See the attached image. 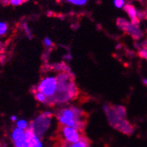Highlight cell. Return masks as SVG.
<instances>
[{
	"label": "cell",
	"instance_id": "cell-4",
	"mask_svg": "<svg viewBox=\"0 0 147 147\" xmlns=\"http://www.w3.org/2000/svg\"><path fill=\"white\" fill-rule=\"evenodd\" d=\"M59 128L60 131H61V134H62L64 138V141L69 142V143L73 144L79 142L81 137L84 135V134H82L83 131L76 129L73 127L63 125L61 124H60Z\"/></svg>",
	"mask_w": 147,
	"mask_h": 147
},
{
	"label": "cell",
	"instance_id": "cell-14",
	"mask_svg": "<svg viewBox=\"0 0 147 147\" xmlns=\"http://www.w3.org/2000/svg\"><path fill=\"white\" fill-rule=\"evenodd\" d=\"M70 4H75V5H78V6H82L86 4L88 2V0H66Z\"/></svg>",
	"mask_w": 147,
	"mask_h": 147
},
{
	"label": "cell",
	"instance_id": "cell-22",
	"mask_svg": "<svg viewBox=\"0 0 147 147\" xmlns=\"http://www.w3.org/2000/svg\"><path fill=\"white\" fill-rule=\"evenodd\" d=\"M142 82H143V83L147 87V79H143V80H142Z\"/></svg>",
	"mask_w": 147,
	"mask_h": 147
},
{
	"label": "cell",
	"instance_id": "cell-18",
	"mask_svg": "<svg viewBox=\"0 0 147 147\" xmlns=\"http://www.w3.org/2000/svg\"><path fill=\"white\" fill-rule=\"evenodd\" d=\"M26 1L27 0H9V3L13 6H19Z\"/></svg>",
	"mask_w": 147,
	"mask_h": 147
},
{
	"label": "cell",
	"instance_id": "cell-1",
	"mask_svg": "<svg viewBox=\"0 0 147 147\" xmlns=\"http://www.w3.org/2000/svg\"><path fill=\"white\" fill-rule=\"evenodd\" d=\"M88 114L76 107L64 108L58 111L56 117L60 124L84 131L88 123Z\"/></svg>",
	"mask_w": 147,
	"mask_h": 147
},
{
	"label": "cell",
	"instance_id": "cell-13",
	"mask_svg": "<svg viewBox=\"0 0 147 147\" xmlns=\"http://www.w3.org/2000/svg\"><path fill=\"white\" fill-rule=\"evenodd\" d=\"M13 145H14V147H31L29 143L25 139V138L22 140L13 142Z\"/></svg>",
	"mask_w": 147,
	"mask_h": 147
},
{
	"label": "cell",
	"instance_id": "cell-5",
	"mask_svg": "<svg viewBox=\"0 0 147 147\" xmlns=\"http://www.w3.org/2000/svg\"><path fill=\"white\" fill-rule=\"evenodd\" d=\"M115 129H117L118 131L123 133V134L127 135H131L134 131V127L128 121L126 120L125 119H123L122 120L119 121L117 124L116 127H115Z\"/></svg>",
	"mask_w": 147,
	"mask_h": 147
},
{
	"label": "cell",
	"instance_id": "cell-8",
	"mask_svg": "<svg viewBox=\"0 0 147 147\" xmlns=\"http://www.w3.org/2000/svg\"><path fill=\"white\" fill-rule=\"evenodd\" d=\"M61 147H90V143L88 139L84 134L80 140L76 143L72 144L63 141Z\"/></svg>",
	"mask_w": 147,
	"mask_h": 147
},
{
	"label": "cell",
	"instance_id": "cell-2",
	"mask_svg": "<svg viewBox=\"0 0 147 147\" xmlns=\"http://www.w3.org/2000/svg\"><path fill=\"white\" fill-rule=\"evenodd\" d=\"M52 116L53 115L51 112H43L36 119L30 123L28 127L34 131L36 136H38L40 139L49 128Z\"/></svg>",
	"mask_w": 147,
	"mask_h": 147
},
{
	"label": "cell",
	"instance_id": "cell-6",
	"mask_svg": "<svg viewBox=\"0 0 147 147\" xmlns=\"http://www.w3.org/2000/svg\"><path fill=\"white\" fill-rule=\"evenodd\" d=\"M124 9L126 12L128 13L129 16L131 19V23L135 25V26H139V19L137 16V11H136L134 6L131 5V4H126V5L124 6Z\"/></svg>",
	"mask_w": 147,
	"mask_h": 147
},
{
	"label": "cell",
	"instance_id": "cell-20",
	"mask_svg": "<svg viewBox=\"0 0 147 147\" xmlns=\"http://www.w3.org/2000/svg\"><path fill=\"white\" fill-rule=\"evenodd\" d=\"M44 43H45V45H46V46H48V47H49V46H51L52 45L51 40L50 39H49V38H46L44 39Z\"/></svg>",
	"mask_w": 147,
	"mask_h": 147
},
{
	"label": "cell",
	"instance_id": "cell-17",
	"mask_svg": "<svg viewBox=\"0 0 147 147\" xmlns=\"http://www.w3.org/2000/svg\"><path fill=\"white\" fill-rule=\"evenodd\" d=\"M125 0H114V4L117 8H122L124 6Z\"/></svg>",
	"mask_w": 147,
	"mask_h": 147
},
{
	"label": "cell",
	"instance_id": "cell-9",
	"mask_svg": "<svg viewBox=\"0 0 147 147\" xmlns=\"http://www.w3.org/2000/svg\"><path fill=\"white\" fill-rule=\"evenodd\" d=\"M25 137V131L23 129H21L19 128L15 129L11 134V139L13 142H17V141L22 140L24 139Z\"/></svg>",
	"mask_w": 147,
	"mask_h": 147
},
{
	"label": "cell",
	"instance_id": "cell-21",
	"mask_svg": "<svg viewBox=\"0 0 147 147\" xmlns=\"http://www.w3.org/2000/svg\"><path fill=\"white\" fill-rule=\"evenodd\" d=\"M24 27L25 30H26V32L27 35H28V36H29V38H31V34H30L29 31H28V28H27V26H26V24H24Z\"/></svg>",
	"mask_w": 147,
	"mask_h": 147
},
{
	"label": "cell",
	"instance_id": "cell-12",
	"mask_svg": "<svg viewBox=\"0 0 147 147\" xmlns=\"http://www.w3.org/2000/svg\"><path fill=\"white\" fill-rule=\"evenodd\" d=\"M129 24V22H127L126 19H121V18H119V19H117V26L119 27L121 30H122V31H124V30H125V28H127V26H128Z\"/></svg>",
	"mask_w": 147,
	"mask_h": 147
},
{
	"label": "cell",
	"instance_id": "cell-7",
	"mask_svg": "<svg viewBox=\"0 0 147 147\" xmlns=\"http://www.w3.org/2000/svg\"><path fill=\"white\" fill-rule=\"evenodd\" d=\"M124 31L128 35L131 36L134 40L140 39L142 36H143V34L141 31V30L139 29V26H135L131 23L129 24L128 26H127V28H125Z\"/></svg>",
	"mask_w": 147,
	"mask_h": 147
},
{
	"label": "cell",
	"instance_id": "cell-10",
	"mask_svg": "<svg viewBox=\"0 0 147 147\" xmlns=\"http://www.w3.org/2000/svg\"><path fill=\"white\" fill-rule=\"evenodd\" d=\"M34 92V96H35V98L38 101H39L40 102L43 103V104L46 105V102H47V97L44 94L42 93L41 92H39V91L36 90V89H34V90L33 91Z\"/></svg>",
	"mask_w": 147,
	"mask_h": 147
},
{
	"label": "cell",
	"instance_id": "cell-3",
	"mask_svg": "<svg viewBox=\"0 0 147 147\" xmlns=\"http://www.w3.org/2000/svg\"><path fill=\"white\" fill-rule=\"evenodd\" d=\"M36 90L41 92L48 98H50L55 94L57 89V81L55 78L50 77L43 79L39 85L36 86Z\"/></svg>",
	"mask_w": 147,
	"mask_h": 147
},
{
	"label": "cell",
	"instance_id": "cell-11",
	"mask_svg": "<svg viewBox=\"0 0 147 147\" xmlns=\"http://www.w3.org/2000/svg\"><path fill=\"white\" fill-rule=\"evenodd\" d=\"M113 106L114 109L115 110V112L121 117L125 119L126 116H127V111H126V109L122 106L119 105H112Z\"/></svg>",
	"mask_w": 147,
	"mask_h": 147
},
{
	"label": "cell",
	"instance_id": "cell-16",
	"mask_svg": "<svg viewBox=\"0 0 147 147\" xmlns=\"http://www.w3.org/2000/svg\"><path fill=\"white\" fill-rule=\"evenodd\" d=\"M16 125H17L18 128L21 129H26L27 127H28V126H27V122L24 120L19 121L17 122V124H16Z\"/></svg>",
	"mask_w": 147,
	"mask_h": 147
},
{
	"label": "cell",
	"instance_id": "cell-19",
	"mask_svg": "<svg viewBox=\"0 0 147 147\" xmlns=\"http://www.w3.org/2000/svg\"><path fill=\"white\" fill-rule=\"evenodd\" d=\"M138 55L140 58H144V59L146 60L147 61V49H142L139 51L138 53Z\"/></svg>",
	"mask_w": 147,
	"mask_h": 147
},
{
	"label": "cell",
	"instance_id": "cell-23",
	"mask_svg": "<svg viewBox=\"0 0 147 147\" xmlns=\"http://www.w3.org/2000/svg\"><path fill=\"white\" fill-rule=\"evenodd\" d=\"M11 119L12 121H16V116H12L11 117Z\"/></svg>",
	"mask_w": 147,
	"mask_h": 147
},
{
	"label": "cell",
	"instance_id": "cell-15",
	"mask_svg": "<svg viewBox=\"0 0 147 147\" xmlns=\"http://www.w3.org/2000/svg\"><path fill=\"white\" fill-rule=\"evenodd\" d=\"M7 25L4 22H0V36H2L7 32Z\"/></svg>",
	"mask_w": 147,
	"mask_h": 147
}]
</instances>
